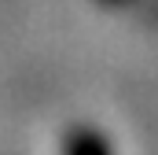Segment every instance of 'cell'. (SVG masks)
<instances>
[{
    "instance_id": "1",
    "label": "cell",
    "mask_w": 158,
    "mask_h": 155,
    "mask_svg": "<svg viewBox=\"0 0 158 155\" xmlns=\"http://www.w3.org/2000/svg\"><path fill=\"white\" fill-rule=\"evenodd\" d=\"M70 155H107V144H103V137L81 129L70 137Z\"/></svg>"
}]
</instances>
